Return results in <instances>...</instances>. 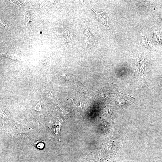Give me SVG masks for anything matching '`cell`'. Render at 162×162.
I'll return each mask as SVG.
<instances>
[{
    "label": "cell",
    "mask_w": 162,
    "mask_h": 162,
    "mask_svg": "<svg viewBox=\"0 0 162 162\" xmlns=\"http://www.w3.org/2000/svg\"><path fill=\"white\" fill-rule=\"evenodd\" d=\"M84 38L85 43L87 46L92 45L93 36L86 27L85 28Z\"/></svg>",
    "instance_id": "obj_2"
},
{
    "label": "cell",
    "mask_w": 162,
    "mask_h": 162,
    "mask_svg": "<svg viewBox=\"0 0 162 162\" xmlns=\"http://www.w3.org/2000/svg\"><path fill=\"white\" fill-rule=\"evenodd\" d=\"M153 38L155 43L159 44L162 41L161 36L157 32L154 33Z\"/></svg>",
    "instance_id": "obj_5"
},
{
    "label": "cell",
    "mask_w": 162,
    "mask_h": 162,
    "mask_svg": "<svg viewBox=\"0 0 162 162\" xmlns=\"http://www.w3.org/2000/svg\"><path fill=\"white\" fill-rule=\"evenodd\" d=\"M66 32L64 34V38L65 41L68 42L71 39L74 33L71 30H69Z\"/></svg>",
    "instance_id": "obj_4"
},
{
    "label": "cell",
    "mask_w": 162,
    "mask_h": 162,
    "mask_svg": "<svg viewBox=\"0 0 162 162\" xmlns=\"http://www.w3.org/2000/svg\"><path fill=\"white\" fill-rule=\"evenodd\" d=\"M45 95L46 97L53 99V95L50 91H48L46 92Z\"/></svg>",
    "instance_id": "obj_6"
},
{
    "label": "cell",
    "mask_w": 162,
    "mask_h": 162,
    "mask_svg": "<svg viewBox=\"0 0 162 162\" xmlns=\"http://www.w3.org/2000/svg\"><path fill=\"white\" fill-rule=\"evenodd\" d=\"M32 144L35 148L39 150L43 149L45 147V144L44 141L41 140L33 142Z\"/></svg>",
    "instance_id": "obj_3"
},
{
    "label": "cell",
    "mask_w": 162,
    "mask_h": 162,
    "mask_svg": "<svg viewBox=\"0 0 162 162\" xmlns=\"http://www.w3.org/2000/svg\"><path fill=\"white\" fill-rule=\"evenodd\" d=\"M63 76H64V77H65L66 78H68V76L67 75V74H66V73H63Z\"/></svg>",
    "instance_id": "obj_8"
},
{
    "label": "cell",
    "mask_w": 162,
    "mask_h": 162,
    "mask_svg": "<svg viewBox=\"0 0 162 162\" xmlns=\"http://www.w3.org/2000/svg\"><path fill=\"white\" fill-rule=\"evenodd\" d=\"M41 109V105L39 103H38L34 106V109L35 110L39 111Z\"/></svg>",
    "instance_id": "obj_7"
},
{
    "label": "cell",
    "mask_w": 162,
    "mask_h": 162,
    "mask_svg": "<svg viewBox=\"0 0 162 162\" xmlns=\"http://www.w3.org/2000/svg\"><path fill=\"white\" fill-rule=\"evenodd\" d=\"M90 6L92 10L94 13L95 16L97 18L101 21L104 25L110 31L108 26V20L109 14L106 12V10L102 12L98 13L94 10L91 7V5H90Z\"/></svg>",
    "instance_id": "obj_1"
}]
</instances>
